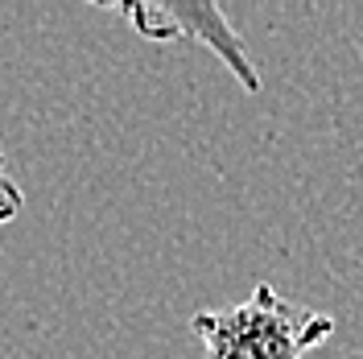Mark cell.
Returning a JSON list of instances; mask_svg holds the SVG:
<instances>
[{"label":"cell","instance_id":"cell-1","mask_svg":"<svg viewBox=\"0 0 363 359\" xmlns=\"http://www.w3.org/2000/svg\"><path fill=\"white\" fill-rule=\"evenodd\" d=\"M190 331L206 359H306L339 331V322L285 302L269 281H260L244 302L194 314Z\"/></svg>","mask_w":363,"mask_h":359},{"label":"cell","instance_id":"cell-2","mask_svg":"<svg viewBox=\"0 0 363 359\" xmlns=\"http://www.w3.org/2000/svg\"><path fill=\"white\" fill-rule=\"evenodd\" d=\"M116 17L133 25L145 42H194L206 45L244 91H260V70L248 54L244 38L227 21L219 4H153V0H133V4H112Z\"/></svg>","mask_w":363,"mask_h":359},{"label":"cell","instance_id":"cell-3","mask_svg":"<svg viewBox=\"0 0 363 359\" xmlns=\"http://www.w3.org/2000/svg\"><path fill=\"white\" fill-rule=\"evenodd\" d=\"M21 206H25V190L13 182V174H9V153L0 145V227L13 223L21 215Z\"/></svg>","mask_w":363,"mask_h":359}]
</instances>
